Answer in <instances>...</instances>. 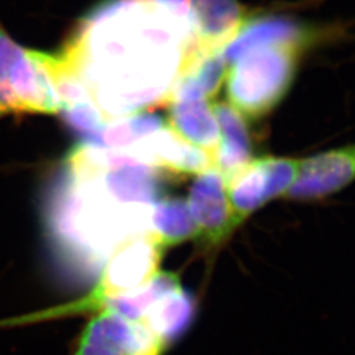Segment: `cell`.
Listing matches in <instances>:
<instances>
[{"label": "cell", "instance_id": "cell-1", "mask_svg": "<svg viewBox=\"0 0 355 355\" xmlns=\"http://www.w3.org/2000/svg\"><path fill=\"white\" fill-rule=\"evenodd\" d=\"M190 35V11L114 0L89 16L58 57L110 121L167 103Z\"/></svg>", "mask_w": 355, "mask_h": 355}, {"label": "cell", "instance_id": "cell-2", "mask_svg": "<svg viewBox=\"0 0 355 355\" xmlns=\"http://www.w3.org/2000/svg\"><path fill=\"white\" fill-rule=\"evenodd\" d=\"M304 41L299 33L258 40L242 49L224 78L229 105L243 119L270 114L291 87Z\"/></svg>", "mask_w": 355, "mask_h": 355}, {"label": "cell", "instance_id": "cell-3", "mask_svg": "<svg viewBox=\"0 0 355 355\" xmlns=\"http://www.w3.org/2000/svg\"><path fill=\"white\" fill-rule=\"evenodd\" d=\"M164 248L152 234L129 239L116 248L103 268L99 286L78 303L62 306L64 315L103 309L105 300L145 286L159 271Z\"/></svg>", "mask_w": 355, "mask_h": 355}, {"label": "cell", "instance_id": "cell-4", "mask_svg": "<svg viewBox=\"0 0 355 355\" xmlns=\"http://www.w3.org/2000/svg\"><path fill=\"white\" fill-rule=\"evenodd\" d=\"M300 159L262 157L250 159L225 178L229 202L239 227L271 200L283 196L297 177Z\"/></svg>", "mask_w": 355, "mask_h": 355}, {"label": "cell", "instance_id": "cell-5", "mask_svg": "<svg viewBox=\"0 0 355 355\" xmlns=\"http://www.w3.org/2000/svg\"><path fill=\"white\" fill-rule=\"evenodd\" d=\"M166 347L144 322L103 309L83 330L73 355H164Z\"/></svg>", "mask_w": 355, "mask_h": 355}, {"label": "cell", "instance_id": "cell-6", "mask_svg": "<svg viewBox=\"0 0 355 355\" xmlns=\"http://www.w3.org/2000/svg\"><path fill=\"white\" fill-rule=\"evenodd\" d=\"M187 204L198 228V239L208 246L223 243L239 228L225 178L215 167L196 175Z\"/></svg>", "mask_w": 355, "mask_h": 355}, {"label": "cell", "instance_id": "cell-7", "mask_svg": "<svg viewBox=\"0 0 355 355\" xmlns=\"http://www.w3.org/2000/svg\"><path fill=\"white\" fill-rule=\"evenodd\" d=\"M355 180V144L318 153L300 161L297 177L284 195L292 202H316Z\"/></svg>", "mask_w": 355, "mask_h": 355}, {"label": "cell", "instance_id": "cell-8", "mask_svg": "<svg viewBox=\"0 0 355 355\" xmlns=\"http://www.w3.org/2000/svg\"><path fill=\"white\" fill-rule=\"evenodd\" d=\"M237 0H190L189 45L203 53L223 51L248 21Z\"/></svg>", "mask_w": 355, "mask_h": 355}, {"label": "cell", "instance_id": "cell-9", "mask_svg": "<svg viewBox=\"0 0 355 355\" xmlns=\"http://www.w3.org/2000/svg\"><path fill=\"white\" fill-rule=\"evenodd\" d=\"M166 124L179 137L212 154L220 145V125L214 104L203 99L170 101Z\"/></svg>", "mask_w": 355, "mask_h": 355}, {"label": "cell", "instance_id": "cell-10", "mask_svg": "<svg viewBox=\"0 0 355 355\" xmlns=\"http://www.w3.org/2000/svg\"><path fill=\"white\" fill-rule=\"evenodd\" d=\"M158 168L130 161L95 174L104 192L116 203L149 205L159 193Z\"/></svg>", "mask_w": 355, "mask_h": 355}, {"label": "cell", "instance_id": "cell-11", "mask_svg": "<svg viewBox=\"0 0 355 355\" xmlns=\"http://www.w3.org/2000/svg\"><path fill=\"white\" fill-rule=\"evenodd\" d=\"M195 313V297L179 283L153 303L141 322L167 346L190 328Z\"/></svg>", "mask_w": 355, "mask_h": 355}, {"label": "cell", "instance_id": "cell-12", "mask_svg": "<svg viewBox=\"0 0 355 355\" xmlns=\"http://www.w3.org/2000/svg\"><path fill=\"white\" fill-rule=\"evenodd\" d=\"M214 110L220 125V145L214 164L224 178H228L253 159L252 142L245 119L228 103L214 104Z\"/></svg>", "mask_w": 355, "mask_h": 355}, {"label": "cell", "instance_id": "cell-13", "mask_svg": "<svg viewBox=\"0 0 355 355\" xmlns=\"http://www.w3.org/2000/svg\"><path fill=\"white\" fill-rule=\"evenodd\" d=\"M150 234L162 248L198 237L187 200L178 198L155 200L150 214Z\"/></svg>", "mask_w": 355, "mask_h": 355}, {"label": "cell", "instance_id": "cell-14", "mask_svg": "<svg viewBox=\"0 0 355 355\" xmlns=\"http://www.w3.org/2000/svg\"><path fill=\"white\" fill-rule=\"evenodd\" d=\"M165 125V120L154 114L124 116L107 121L95 136L87 139L86 144L101 149L124 150Z\"/></svg>", "mask_w": 355, "mask_h": 355}, {"label": "cell", "instance_id": "cell-15", "mask_svg": "<svg viewBox=\"0 0 355 355\" xmlns=\"http://www.w3.org/2000/svg\"><path fill=\"white\" fill-rule=\"evenodd\" d=\"M60 114L64 116L69 127L87 139L95 136L107 123V119L94 102L79 103L64 107Z\"/></svg>", "mask_w": 355, "mask_h": 355}, {"label": "cell", "instance_id": "cell-16", "mask_svg": "<svg viewBox=\"0 0 355 355\" xmlns=\"http://www.w3.org/2000/svg\"><path fill=\"white\" fill-rule=\"evenodd\" d=\"M24 53L26 49L20 48L0 26V82L10 83L13 69Z\"/></svg>", "mask_w": 355, "mask_h": 355}]
</instances>
